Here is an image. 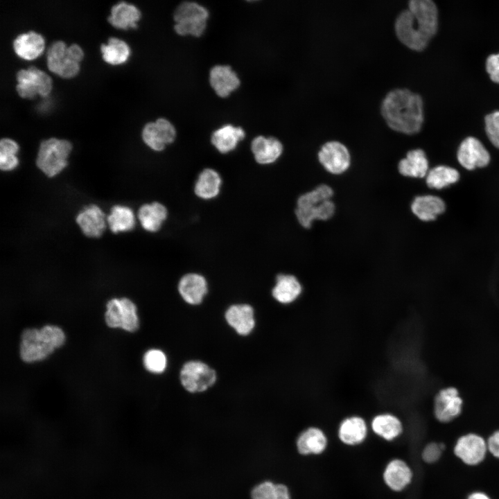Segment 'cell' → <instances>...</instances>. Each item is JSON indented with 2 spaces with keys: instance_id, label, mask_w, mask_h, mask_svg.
Wrapping results in <instances>:
<instances>
[{
  "instance_id": "36",
  "label": "cell",
  "mask_w": 499,
  "mask_h": 499,
  "mask_svg": "<svg viewBox=\"0 0 499 499\" xmlns=\"http://www.w3.org/2000/svg\"><path fill=\"white\" fill-rule=\"evenodd\" d=\"M103 60L113 65L125 62L130 55V48L123 40L116 37H110L107 44L100 46Z\"/></svg>"
},
{
  "instance_id": "26",
  "label": "cell",
  "mask_w": 499,
  "mask_h": 499,
  "mask_svg": "<svg viewBox=\"0 0 499 499\" xmlns=\"http://www.w3.org/2000/svg\"><path fill=\"white\" fill-rule=\"evenodd\" d=\"M222 180L216 169L205 168L200 172L194 184L195 195L203 200L217 198L221 190Z\"/></svg>"
},
{
  "instance_id": "2",
  "label": "cell",
  "mask_w": 499,
  "mask_h": 499,
  "mask_svg": "<svg viewBox=\"0 0 499 499\" xmlns=\"http://www.w3.org/2000/svg\"><path fill=\"white\" fill-rule=\"evenodd\" d=\"M380 113L390 129L407 135L420 132L424 124L423 98L407 88L389 91L382 100Z\"/></svg>"
},
{
  "instance_id": "23",
  "label": "cell",
  "mask_w": 499,
  "mask_h": 499,
  "mask_svg": "<svg viewBox=\"0 0 499 499\" xmlns=\"http://www.w3.org/2000/svg\"><path fill=\"white\" fill-rule=\"evenodd\" d=\"M227 324L240 335H249L255 326L254 311L249 304H234L225 314Z\"/></svg>"
},
{
  "instance_id": "17",
  "label": "cell",
  "mask_w": 499,
  "mask_h": 499,
  "mask_svg": "<svg viewBox=\"0 0 499 499\" xmlns=\"http://www.w3.org/2000/svg\"><path fill=\"white\" fill-rule=\"evenodd\" d=\"M209 84L220 98H227L240 85L238 74L229 65L217 64L209 71Z\"/></svg>"
},
{
  "instance_id": "18",
  "label": "cell",
  "mask_w": 499,
  "mask_h": 499,
  "mask_svg": "<svg viewBox=\"0 0 499 499\" xmlns=\"http://www.w3.org/2000/svg\"><path fill=\"white\" fill-rule=\"evenodd\" d=\"M328 446V437L319 427L309 426L297 436L295 447L301 455H318L322 454Z\"/></svg>"
},
{
  "instance_id": "38",
  "label": "cell",
  "mask_w": 499,
  "mask_h": 499,
  "mask_svg": "<svg viewBox=\"0 0 499 499\" xmlns=\"http://www.w3.org/2000/svg\"><path fill=\"white\" fill-rule=\"evenodd\" d=\"M19 147L17 143L8 138L0 141V168L4 171L14 170L19 164L16 156Z\"/></svg>"
},
{
  "instance_id": "40",
  "label": "cell",
  "mask_w": 499,
  "mask_h": 499,
  "mask_svg": "<svg viewBox=\"0 0 499 499\" xmlns=\"http://www.w3.org/2000/svg\"><path fill=\"white\" fill-rule=\"evenodd\" d=\"M484 132L489 141L499 149V110H495L485 115Z\"/></svg>"
},
{
  "instance_id": "9",
  "label": "cell",
  "mask_w": 499,
  "mask_h": 499,
  "mask_svg": "<svg viewBox=\"0 0 499 499\" xmlns=\"http://www.w3.org/2000/svg\"><path fill=\"white\" fill-rule=\"evenodd\" d=\"M318 161L323 168L333 175H341L351 164V155L347 147L338 141L323 144L317 153Z\"/></svg>"
},
{
  "instance_id": "24",
  "label": "cell",
  "mask_w": 499,
  "mask_h": 499,
  "mask_svg": "<svg viewBox=\"0 0 499 499\" xmlns=\"http://www.w3.org/2000/svg\"><path fill=\"white\" fill-rule=\"evenodd\" d=\"M76 222L82 233L87 237H100L106 227L105 216L101 209L95 204L84 208L76 216Z\"/></svg>"
},
{
  "instance_id": "31",
  "label": "cell",
  "mask_w": 499,
  "mask_h": 499,
  "mask_svg": "<svg viewBox=\"0 0 499 499\" xmlns=\"http://www.w3.org/2000/svg\"><path fill=\"white\" fill-rule=\"evenodd\" d=\"M44 47L43 37L34 31L20 34L13 41V49L16 54L27 60H33L40 55Z\"/></svg>"
},
{
  "instance_id": "16",
  "label": "cell",
  "mask_w": 499,
  "mask_h": 499,
  "mask_svg": "<svg viewBox=\"0 0 499 499\" xmlns=\"http://www.w3.org/2000/svg\"><path fill=\"white\" fill-rule=\"evenodd\" d=\"M413 471L409 464L403 459L394 458L386 464L383 480L385 484L390 490L401 492L405 489L412 482Z\"/></svg>"
},
{
  "instance_id": "21",
  "label": "cell",
  "mask_w": 499,
  "mask_h": 499,
  "mask_svg": "<svg viewBox=\"0 0 499 499\" xmlns=\"http://www.w3.org/2000/svg\"><path fill=\"white\" fill-rule=\"evenodd\" d=\"M302 292V284L296 276L284 273L277 275L272 295L278 303L283 305L292 304L299 299Z\"/></svg>"
},
{
  "instance_id": "6",
  "label": "cell",
  "mask_w": 499,
  "mask_h": 499,
  "mask_svg": "<svg viewBox=\"0 0 499 499\" xmlns=\"http://www.w3.org/2000/svg\"><path fill=\"white\" fill-rule=\"evenodd\" d=\"M137 310L136 305L130 299H112L106 305L105 322L109 327L134 332L139 326Z\"/></svg>"
},
{
  "instance_id": "15",
  "label": "cell",
  "mask_w": 499,
  "mask_h": 499,
  "mask_svg": "<svg viewBox=\"0 0 499 499\" xmlns=\"http://www.w3.org/2000/svg\"><path fill=\"white\" fill-rule=\"evenodd\" d=\"M369 426L365 419L359 414H351L343 418L338 427L340 441L349 446L362 444L367 437Z\"/></svg>"
},
{
  "instance_id": "34",
  "label": "cell",
  "mask_w": 499,
  "mask_h": 499,
  "mask_svg": "<svg viewBox=\"0 0 499 499\" xmlns=\"http://www.w3.org/2000/svg\"><path fill=\"white\" fill-rule=\"evenodd\" d=\"M110 230L115 234L129 231L134 229L136 223L132 210L126 206L115 205L107 218Z\"/></svg>"
},
{
  "instance_id": "42",
  "label": "cell",
  "mask_w": 499,
  "mask_h": 499,
  "mask_svg": "<svg viewBox=\"0 0 499 499\" xmlns=\"http://www.w3.org/2000/svg\"><path fill=\"white\" fill-rule=\"evenodd\" d=\"M485 70L491 81L499 84V53H491L487 58Z\"/></svg>"
},
{
  "instance_id": "13",
  "label": "cell",
  "mask_w": 499,
  "mask_h": 499,
  "mask_svg": "<svg viewBox=\"0 0 499 499\" xmlns=\"http://www.w3.org/2000/svg\"><path fill=\"white\" fill-rule=\"evenodd\" d=\"M434 415L437 421L448 423L459 417L462 410L463 400L454 387L440 389L433 403Z\"/></svg>"
},
{
  "instance_id": "41",
  "label": "cell",
  "mask_w": 499,
  "mask_h": 499,
  "mask_svg": "<svg viewBox=\"0 0 499 499\" xmlns=\"http://www.w3.org/2000/svg\"><path fill=\"white\" fill-rule=\"evenodd\" d=\"M444 451V446L437 442L427 444L422 450L421 458L427 464H434L439 460Z\"/></svg>"
},
{
  "instance_id": "28",
  "label": "cell",
  "mask_w": 499,
  "mask_h": 499,
  "mask_svg": "<svg viewBox=\"0 0 499 499\" xmlns=\"http://www.w3.org/2000/svg\"><path fill=\"white\" fill-rule=\"evenodd\" d=\"M411 211L420 220L428 222L435 220L443 213L446 204L443 200L432 195H422L414 198L411 203Z\"/></svg>"
},
{
  "instance_id": "32",
  "label": "cell",
  "mask_w": 499,
  "mask_h": 499,
  "mask_svg": "<svg viewBox=\"0 0 499 499\" xmlns=\"http://www.w3.org/2000/svg\"><path fill=\"white\" fill-rule=\"evenodd\" d=\"M335 205L331 200L306 209L295 208V214L299 225L310 229L315 220H328L335 214Z\"/></svg>"
},
{
  "instance_id": "43",
  "label": "cell",
  "mask_w": 499,
  "mask_h": 499,
  "mask_svg": "<svg viewBox=\"0 0 499 499\" xmlns=\"http://www.w3.org/2000/svg\"><path fill=\"white\" fill-rule=\"evenodd\" d=\"M488 452L499 459V430L493 432L487 440Z\"/></svg>"
},
{
  "instance_id": "3",
  "label": "cell",
  "mask_w": 499,
  "mask_h": 499,
  "mask_svg": "<svg viewBox=\"0 0 499 499\" xmlns=\"http://www.w3.org/2000/svg\"><path fill=\"white\" fill-rule=\"evenodd\" d=\"M65 339L62 329L54 325L25 329L21 337L20 357L28 363L42 360L62 346Z\"/></svg>"
},
{
  "instance_id": "37",
  "label": "cell",
  "mask_w": 499,
  "mask_h": 499,
  "mask_svg": "<svg viewBox=\"0 0 499 499\" xmlns=\"http://www.w3.org/2000/svg\"><path fill=\"white\" fill-rule=\"evenodd\" d=\"M333 193V189L328 184H319L314 189L301 194L297 200L296 208L306 209L318 205L326 200H331Z\"/></svg>"
},
{
  "instance_id": "33",
  "label": "cell",
  "mask_w": 499,
  "mask_h": 499,
  "mask_svg": "<svg viewBox=\"0 0 499 499\" xmlns=\"http://www.w3.org/2000/svg\"><path fill=\"white\" fill-rule=\"evenodd\" d=\"M250 499H292V496L286 484L271 480H264L252 487Z\"/></svg>"
},
{
  "instance_id": "7",
  "label": "cell",
  "mask_w": 499,
  "mask_h": 499,
  "mask_svg": "<svg viewBox=\"0 0 499 499\" xmlns=\"http://www.w3.org/2000/svg\"><path fill=\"white\" fill-rule=\"evenodd\" d=\"M216 378L215 370L200 360L186 362L180 374L182 385L191 393L206 391L216 383Z\"/></svg>"
},
{
  "instance_id": "11",
  "label": "cell",
  "mask_w": 499,
  "mask_h": 499,
  "mask_svg": "<svg viewBox=\"0 0 499 499\" xmlns=\"http://www.w3.org/2000/svg\"><path fill=\"white\" fill-rule=\"evenodd\" d=\"M453 451L466 465L477 466L486 457L488 452L487 440L478 434L467 433L457 439Z\"/></svg>"
},
{
  "instance_id": "8",
  "label": "cell",
  "mask_w": 499,
  "mask_h": 499,
  "mask_svg": "<svg viewBox=\"0 0 499 499\" xmlns=\"http://www.w3.org/2000/svg\"><path fill=\"white\" fill-rule=\"evenodd\" d=\"M16 77L18 82L16 90L22 98H32L37 94L45 97L51 92V78L35 67L19 70Z\"/></svg>"
},
{
  "instance_id": "29",
  "label": "cell",
  "mask_w": 499,
  "mask_h": 499,
  "mask_svg": "<svg viewBox=\"0 0 499 499\" xmlns=\"http://www.w3.org/2000/svg\"><path fill=\"white\" fill-rule=\"evenodd\" d=\"M167 218V208L158 202L143 204L138 211V218L141 227L151 233L158 231Z\"/></svg>"
},
{
  "instance_id": "35",
  "label": "cell",
  "mask_w": 499,
  "mask_h": 499,
  "mask_svg": "<svg viewBox=\"0 0 499 499\" xmlns=\"http://www.w3.org/2000/svg\"><path fill=\"white\" fill-rule=\"evenodd\" d=\"M459 179V174L455 168L440 165L428 171L426 182L430 189H441L456 183Z\"/></svg>"
},
{
  "instance_id": "25",
  "label": "cell",
  "mask_w": 499,
  "mask_h": 499,
  "mask_svg": "<svg viewBox=\"0 0 499 499\" xmlns=\"http://www.w3.org/2000/svg\"><path fill=\"white\" fill-rule=\"evenodd\" d=\"M245 137V132L241 127L226 124L213 132L211 143L220 154H227L234 150Z\"/></svg>"
},
{
  "instance_id": "27",
  "label": "cell",
  "mask_w": 499,
  "mask_h": 499,
  "mask_svg": "<svg viewBox=\"0 0 499 499\" xmlns=\"http://www.w3.org/2000/svg\"><path fill=\"white\" fill-rule=\"evenodd\" d=\"M428 167L427 155L421 148L409 150L398 164V170L402 176L413 178L426 177Z\"/></svg>"
},
{
  "instance_id": "12",
  "label": "cell",
  "mask_w": 499,
  "mask_h": 499,
  "mask_svg": "<svg viewBox=\"0 0 499 499\" xmlns=\"http://www.w3.org/2000/svg\"><path fill=\"white\" fill-rule=\"evenodd\" d=\"M177 132L173 124L164 118L146 123L141 132L143 142L152 150L161 152L174 142Z\"/></svg>"
},
{
  "instance_id": "22",
  "label": "cell",
  "mask_w": 499,
  "mask_h": 499,
  "mask_svg": "<svg viewBox=\"0 0 499 499\" xmlns=\"http://www.w3.org/2000/svg\"><path fill=\"white\" fill-rule=\"evenodd\" d=\"M370 428L376 436L387 441L395 440L403 432V424L401 419L389 412L375 414L371 419Z\"/></svg>"
},
{
  "instance_id": "20",
  "label": "cell",
  "mask_w": 499,
  "mask_h": 499,
  "mask_svg": "<svg viewBox=\"0 0 499 499\" xmlns=\"http://www.w3.org/2000/svg\"><path fill=\"white\" fill-rule=\"evenodd\" d=\"M178 292L184 301L191 305L200 304L208 292V283L204 276L189 272L179 281Z\"/></svg>"
},
{
  "instance_id": "19",
  "label": "cell",
  "mask_w": 499,
  "mask_h": 499,
  "mask_svg": "<svg viewBox=\"0 0 499 499\" xmlns=\"http://www.w3.org/2000/svg\"><path fill=\"white\" fill-rule=\"evenodd\" d=\"M250 149L257 164L270 165L276 162L281 156L283 146L276 137L259 135L252 139Z\"/></svg>"
},
{
  "instance_id": "14",
  "label": "cell",
  "mask_w": 499,
  "mask_h": 499,
  "mask_svg": "<svg viewBox=\"0 0 499 499\" xmlns=\"http://www.w3.org/2000/svg\"><path fill=\"white\" fill-rule=\"evenodd\" d=\"M67 46L62 41L53 42L46 53V64L49 71L63 78H71L79 71V62L67 53Z\"/></svg>"
},
{
  "instance_id": "30",
  "label": "cell",
  "mask_w": 499,
  "mask_h": 499,
  "mask_svg": "<svg viewBox=\"0 0 499 499\" xmlns=\"http://www.w3.org/2000/svg\"><path fill=\"white\" fill-rule=\"evenodd\" d=\"M140 18L141 12L135 6L121 1L112 6L107 20L116 28L128 30L137 28Z\"/></svg>"
},
{
  "instance_id": "5",
  "label": "cell",
  "mask_w": 499,
  "mask_h": 499,
  "mask_svg": "<svg viewBox=\"0 0 499 499\" xmlns=\"http://www.w3.org/2000/svg\"><path fill=\"white\" fill-rule=\"evenodd\" d=\"M71 149V143L65 139L51 138L44 140L39 147L37 166L46 175L53 177L67 166Z\"/></svg>"
},
{
  "instance_id": "44",
  "label": "cell",
  "mask_w": 499,
  "mask_h": 499,
  "mask_svg": "<svg viewBox=\"0 0 499 499\" xmlns=\"http://www.w3.org/2000/svg\"><path fill=\"white\" fill-rule=\"evenodd\" d=\"M466 499H491V497L482 491H474L469 495Z\"/></svg>"
},
{
  "instance_id": "1",
  "label": "cell",
  "mask_w": 499,
  "mask_h": 499,
  "mask_svg": "<svg viewBox=\"0 0 499 499\" xmlns=\"http://www.w3.org/2000/svg\"><path fill=\"white\" fill-rule=\"evenodd\" d=\"M439 13L433 0H410L394 21L398 40L410 50L425 51L437 35Z\"/></svg>"
},
{
  "instance_id": "39",
  "label": "cell",
  "mask_w": 499,
  "mask_h": 499,
  "mask_svg": "<svg viewBox=\"0 0 499 499\" xmlns=\"http://www.w3.org/2000/svg\"><path fill=\"white\" fill-rule=\"evenodd\" d=\"M143 362L147 371L153 374H161L166 369L167 358L161 350L152 349L143 355Z\"/></svg>"
},
{
  "instance_id": "4",
  "label": "cell",
  "mask_w": 499,
  "mask_h": 499,
  "mask_svg": "<svg viewBox=\"0 0 499 499\" xmlns=\"http://www.w3.org/2000/svg\"><path fill=\"white\" fill-rule=\"evenodd\" d=\"M174 30L180 36L201 37L207 25L208 10L194 1H184L175 8L173 15Z\"/></svg>"
},
{
  "instance_id": "10",
  "label": "cell",
  "mask_w": 499,
  "mask_h": 499,
  "mask_svg": "<svg viewBox=\"0 0 499 499\" xmlns=\"http://www.w3.org/2000/svg\"><path fill=\"white\" fill-rule=\"evenodd\" d=\"M456 157L459 164L469 170L485 167L491 161V155L487 148L478 138L473 136H468L461 141Z\"/></svg>"
}]
</instances>
